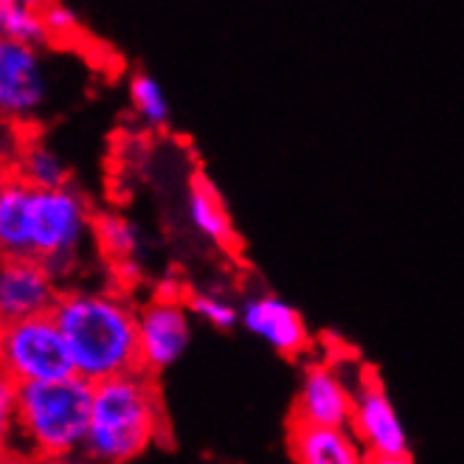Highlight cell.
I'll return each instance as SVG.
<instances>
[{
  "label": "cell",
  "mask_w": 464,
  "mask_h": 464,
  "mask_svg": "<svg viewBox=\"0 0 464 464\" xmlns=\"http://www.w3.org/2000/svg\"><path fill=\"white\" fill-rule=\"evenodd\" d=\"M17 445V386L0 372V456Z\"/></svg>",
  "instance_id": "20"
},
{
  "label": "cell",
  "mask_w": 464,
  "mask_h": 464,
  "mask_svg": "<svg viewBox=\"0 0 464 464\" xmlns=\"http://www.w3.org/2000/svg\"><path fill=\"white\" fill-rule=\"evenodd\" d=\"M349 430L363 445L369 459L408 456V428L380 377L372 372L354 374Z\"/></svg>",
  "instance_id": "7"
},
{
  "label": "cell",
  "mask_w": 464,
  "mask_h": 464,
  "mask_svg": "<svg viewBox=\"0 0 464 464\" xmlns=\"http://www.w3.org/2000/svg\"><path fill=\"white\" fill-rule=\"evenodd\" d=\"M93 239L99 251L116 265H135L141 254V231L121 214H99Z\"/></svg>",
  "instance_id": "16"
},
{
  "label": "cell",
  "mask_w": 464,
  "mask_h": 464,
  "mask_svg": "<svg viewBox=\"0 0 464 464\" xmlns=\"http://www.w3.org/2000/svg\"><path fill=\"white\" fill-rule=\"evenodd\" d=\"M9 172L17 175L23 183H29L32 188L71 186V169H68L65 158L40 139H25V144H23L20 155L14 158Z\"/></svg>",
  "instance_id": "15"
},
{
  "label": "cell",
  "mask_w": 464,
  "mask_h": 464,
  "mask_svg": "<svg viewBox=\"0 0 464 464\" xmlns=\"http://www.w3.org/2000/svg\"><path fill=\"white\" fill-rule=\"evenodd\" d=\"M65 338L73 374L99 386L141 369L139 307L116 287L71 285L51 310Z\"/></svg>",
  "instance_id": "1"
},
{
  "label": "cell",
  "mask_w": 464,
  "mask_h": 464,
  "mask_svg": "<svg viewBox=\"0 0 464 464\" xmlns=\"http://www.w3.org/2000/svg\"><path fill=\"white\" fill-rule=\"evenodd\" d=\"M0 20H4V37L45 48L51 43L43 6L25 4V0H0Z\"/></svg>",
  "instance_id": "18"
},
{
  "label": "cell",
  "mask_w": 464,
  "mask_h": 464,
  "mask_svg": "<svg viewBox=\"0 0 464 464\" xmlns=\"http://www.w3.org/2000/svg\"><path fill=\"white\" fill-rule=\"evenodd\" d=\"M45 29L51 40H68L76 32V14L65 6H43Z\"/></svg>",
  "instance_id": "21"
},
{
  "label": "cell",
  "mask_w": 464,
  "mask_h": 464,
  "mask_svg": "<svg viewBox=\"0 0 464 464\" xmlns=\"http://www.w3.org/2000/svg\"><path fill=\"white\" fill-rule=\"evenodd\" d=\"M192 313L172 293H160L139 307V358L141 372L160 374L172 369L192 346Z\"/></svg>",
  "instance_id": "8"
},
{
  "label": "cell",
  "mask_w": 464,
  "mask_h": 464,
  "mask_svg": "<svg viewBox=\"0 0 464 464\" xmlns=\"http://www.w3.org/2000/svg\"><path fill=\"white\" fill-rule=\"evenodd\" d=\"M0 464H37V461H32L29 456H23L20 450H9V453L0 456Z\"/></svg>",
  "instance_id": "22"
},
{
  "label": "cell",
  "mask_w": 464,
  "mask_h": 464,
  "mask_svg": "<svg viewBox=\"0 0 464 464\" xmlns=\"http://www.w3.org/2000/svg\"><path fill=\"white\" fill-rule=\"evenodd\" d=\"M51 93L45 48L0 37V121L23 130L45 113Z\"/></svg>",
  "instance_id": "6"
},
{
  "label": "cell",
  "mask_w": 464,
  "mask_h": 464,
  "mask_svg": "<svg viewBox=\"0 0 464 464\" xmlns=\"http://www.w3.org/2000/svg\"><path fill=\"white\" fill-rule=\"evenodd\" d=\"M239 324L248 335L287 358H295L310 346V330L302 313L276 293L259 290L245 295L239 302Z\"/></svg>",
  "instance_id": "11"
},
{
  "label": "cell",
  "mask_w": 464,
  "mask_h": 464,
  "mask_svg": "<svg viewBox=\"0 0 464 464\" xmlns=\"http://www.w3.org/2000/svg\"><path fill=\"white\" fill-rule=\"evenodd\" d=\"M369 464H414L411 456H383V459H369Z\"/></svg>",
  "instance_id": "23"
},
{
  "label": "cell",
  "mask_w": 464,
  "mask_h": 464,
  "mask_svg": "<svg viewBox=\"0 0 464 464\" xmlns=\"http://www.w3.org/2000/svg\"><path fill=\"white\" fill-rule=\"evenodd\" d=\"M0 37H4V20H0Z\"/></svg>",
  "instance_id": "26"
},
{
  "label": "cell",
  "mask_w": 464,
  "mask_h": 464,
  "mask_svg": "<svg viewBox=\"0 0 464 464\" xmlns=\"http://www.w3.org/2000/svg\"><path fill=\"white\" fill-rule=\"evenodd\" d=\"M63 287L40 259H0V324L51 315Z\"/></svg>",
  "instance_id": "10"
},
{
  "label": "cell",
  "mask_w": 464,
  "mask_h": 464,
  "mask_svg": "<svg viewBox=\"0 0 464 464\" xmlns=\"http://www.w3.org/2000/svg\"><path fill=\"white\" fill-rule=\"evenodd\" d=\"M186 307L195 318L214 326V330H231L239 324V304L220 290H200L186 298Z\"/></svg>",
  "instance_id": "19"
},
{
  "label": "cell",
  "mask_w": 464,
  "mask_h": 464,
  "mask_svg": "<svg viewBox=\"0 0 464 464\" xmlns=\"http://www.w3.org/2000/svg\"><path fill=\"white\" fill-rule=\"evenodd\" d=\"M53 464H85L82 459H73V461H53Z\"/></svg>",
  "instance_id": "25"
},
{
  "label": "cell",
  "mask_w": 464,
  "mask_h": 464,
  "mask_svg": "<svg viewBox=\"0 0 464 464\" xmlns=\"http://www.w3.org/2000/svg\"><path fill=\"white\" fill-rule=\"evenodd\" d=\"M287 448L295 464H369V453L349 428H310L290 422Z\"/></svg>",
  "instance_id": "12"
},
{
  "label": "cell",
  "mask_w": 464,
  "mask_h": 464,
  "mask_svg": "<svg viewBox=\"0 0 464 464\" xmlns=\"http://www.w3.org/2000/svg\"><path fill=\"white\" fill-rule=\"evenodd\" d=\"M352 386L354 377H346L343 369L330 361L307 366L298 383L293 422L310 428H349Z\"/></svg>",
  "instance_id": "9"
},
{
  "label": "cell",
  "mask_w": 464,
  "mask_h": 464,
  "mask_svg": "<svg viewBox=\"0 0 464 464\" xmlns=\"http://www.w3.org/2000/svg\"><path fill=\"white\" fill-rule=\"evenodd\" d=\"M6 175H9V169H4V167H0V186H4V180H6Z\"/></svg>",
  "instance_id": "24"
},
{
  "label": "cell",
  "mask_w": 464,
  "mask_h": 464,
  "mask_svg": "<svg viewBox=\"0 0 464 464\" xmlns=\"http://www.w3.org/2000/svg\"><path fill=\"white\" fill-rule=\"evenodd\" d=\"M167 430V414L155 377L130 372L93 386L85 464H130L147 453Z\"/></svg>",
  "instance_id": "2"
},
{
  "label": "cell",
  "mask_w": 464,
  "mask_h": 464,
  "mask_svg": "<svg viewBox=\"0 0 464 464\" xmlns=\"http://www.w3.org/2000/svg\"><path fill=\"white\" fill-rule=\"evenodd\" d=\"M96 231L93 206L71 186L34 188L29 203V259H40L57 282L73 276Z\"/></svg>",
  "instance_id": "4"
},
{
  "label": "cell",
  "mask_w": 464,
  "mask_h": 464,
  "mask_svg": "<svg viewBox=\"0 0 464 464\" xmlns=\"http://www.w3.org/2000/svg\"><path fill=\"white\" fill-rule=\"evenodd\" d=\"M183 214L186 223L192 226L206 242L217 245V248H234L237 228L231 220V211L217 188L206 175H192L183 198Z\"/></svg>",
  "instance_id": "13"
},
{
  "label": "cell",
  "mask_w": 464,
  "mask_h": 464,
  "mask_svg": "<svg viewBox=\"0 0 464 464\" xmlns=\"http://www.w3.org/2000/svg\"><path fill=\"white\" fill-rule=\"evenodd\" d=\"M93 386L76 374L51 383L17 386V445L37 464L82 456L91 425Z\"/></svg>",
  "instance_id": "3"
},
{
  "label": "cell",
  "mask_w": 464,
  "mask_h": 464,
  "mask_svg": "<svg viewBox=\"0 0 464 464\" xmlns=\"http://www.w3.org/2000/svg\"><path fill=\"white\" fill-rule=\"evenodd\" d=\"M130 104H132V113L139 116L147 127L152 130H160L167 127L169 119H172V104L167 99V91H163L160 82L147 73V71H139L130 76Z\"/></svg>",
  "instance_id": "17"
},
{
  "label": "cell",
  "mask_w": 464,
  "mask_h": 464,
  "mask_svg": "<svg viewBox=\"0 0 464 464\" xmlns=\"http://www.w3.org/2000/svg\"><path fill=\"white\" fill-rule=\"evenodd\" d=\"M34 188L17 175H6L0 186V259L29 256V203Z\"/></svg>",
  "instance_id": "14"
},
{
  "label": "cell",
  "mask_w": 464,
  "mask_h": 464,
  "mask_svg": "<svg viewBox=\"0 0 464 464\" xmlns=\"http://www.w3.org/2000/svg\"><path fill=\"white\" fill-rule=\"evenodd\" d=\"M0 372L14 386L71 377V354L57 321L51 315H37L0 324Z\"/></svg>",
  "instance_id": "5"
}]
</instances>
